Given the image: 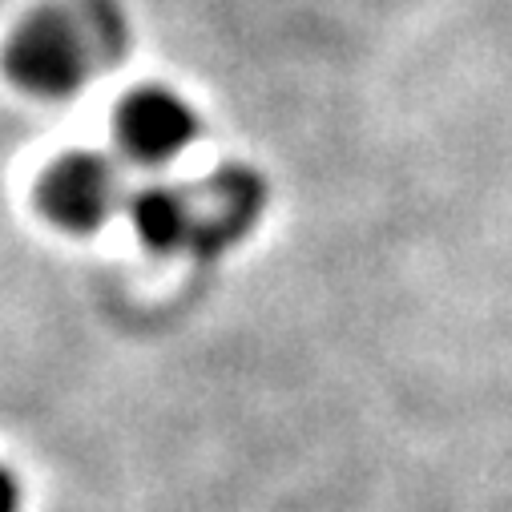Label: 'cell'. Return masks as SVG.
Returning <instances> with one entry per match:
<instances>
[{"mask_svg":"<svg viewBox=\"0 0 512 512\" xmlns=\"http://www.w3.org/2000/svg\"><path fill=\"white\" fill-rule=\"evenodd\" d=\"M130 218H134L138 238L150 250H158V254L198 250V206H194V190H182L174 182H154V186H146V190L134 194Z\"/></svg>","mask_w":512,"mask_h":512,"instance_id":"obj_5","label":"cell"},{"mask_svg":"<svg viewBox=\"0 0 512 512\" xmlns=\"http://www.w3.org/2000/svg\"><path fill=\"white\" fill-rule=\"evenodd\" d=\"M117 146L142 166H166L198 138V113L166 85H142L117 105Z\"/></svg>","mask_w":512,"mask_h":512,"instance_id":"obj_3","label":"cell"},{"mask_svg":"<svg viewBox=\"0 0 512 512\" xmlns=\"http://www.w3.org/2000/svg\"><path fill=\"white\" fill-rule=\"evenodd\" d=\"M125 53L117 0H53L17 21L5 41V69L33 97H73Z\"/></svg>","mask_w":512,"mask_h":512,"instance_id":"obj_1","label":"cell"},{"mask_svg":"<svg viewBox=\"0 0 512 512\" xmlns=\"http://www.w3.org/2000/svg\"><path fill=\"white\" fill-rule=\"evenodd\" d=\"M125 202L121 170L93 150H73L57 158L41 178V210L49 222L73 234L101 230Z\"/></svg>","mask_w":512,"mask_h":512,"instance_id":"obj_2","label":"cell"},{"mask_svg":"<svg viewBox=\"0 0 512 512\" xmlns=\"http://www.w3.org/2000/svg\"><path fill=\"white\" fill-rule=\"evenodd\" d=\"M267 202L263 178L254 170L230 166L214 178L202 182V190H194V206H198V250H218L234 238H242L254 218H259Z\"/></svg>","mask_w":512,"mask_h":512,"instance_id":"obj_4","label":"cell"},{"mask_svg":"<svg viewBox=\"0 0 512 512\" xmlns=\"http://www.w3.org/2000/svg\"><path fill=\"white\" fill-rule=\"evenodd\" d=\"M0 512H21V480L0 464Z\"/></svg>","mask_w":512,"mask_h":512,"instance_id":"obj_6","label":"cell"}]
</instances>
